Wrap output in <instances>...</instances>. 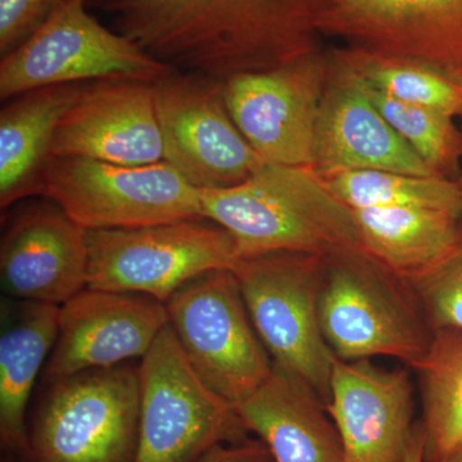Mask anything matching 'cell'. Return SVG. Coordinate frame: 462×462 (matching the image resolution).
Instances as JSON below:
<instances>
[{
  "mask_svg": "<svg viewBox=\"0 0 462 462\" xmlns=\"http://www.w3.org/2000/svg\"><path fill=\"white\" fill-rule=\"evenodd\" d=\"M404 282L431 330L454 329L462 333V238L442 261Z\"/></svg>",
  "mask_w": 462,
  "mask_h": 462,
  "instance_id": "cell-27",
  "label": "cell"
},
{
  "mask_svg": "<svg viewBox=\"0 0 462 462\" xmlns=\"http://www.w3.org/2000/svg\"><path fill=\"white\" fill-rule=\"evenodd\" d=\"M63 0H0V56L27 41Z\"/></svg>",
  "mask_w": 462,
  "mask_h": 462,
  "instance_id": "cell-28",
  "label": "cell"
},
{
  "mask_svg": "<svg viewBox=\"0 0 462 462\" xmlns=\"http://www.w3.org/2000/svg\"><path fill=\"white\" fill-rule=\"evenodd\" d=\"M138 369L118 365L51 383L30 425L33 462H135Z\"/></svg>",
  "mask_w": 462,
  "mask_h": 462,
  "instance_id": "cell-5",
  "label": "cell"
},
{
  "mask_svg": "<svg viewBox=\"0 0 462 462\" xmlns=\"http://www.w3.org/2000/svg\"><path fill=\"white\" fill-rule=\"evenodd\" d=\"M88 288L166 303L182 285L239 261L229 231L207 218L87 230Z\"/></svg>",
  "mask_w": 462,
  "mask_h": 462,
  "instance_id": "cell-7",
  "label": "cell"
},
{
  "mask_svg": "<svg viewBox=\"0 0 462 462\" xmlns=\"http://www.w3.org/2000/svg\"><path fill=\"white\" fill-rule=\"evenodd\" d=\"M404 462H427L425 461V434L421 421L415 422L413 425L411 439H410Z\"/></svg>",
  "mask_w": 462,
  "mask_h": 462,
  "instance_id": "cell-30",
  "label": "cell"
},
{
  "mask_svg": "<svg viewBox=\"0 0 462 462\" xmlns=\"http://www.w3.org/2000/svg\"><path fill=\"white\" fill-rule=\"evenodd\" d=\"M360 247L403 281L427 272L462 238L461 217L425 208H352Z\"/></svg>",
  "mask_w": 462,
  "mask_h": 462,
  "instance_id": "cell-22",
  "label": "cell"
},
{
  "mask_svg": "<svg viewBox=\"0 0 462 462\" xmlns=\"http://www.w3.org/2000/svg\"><path fill=\"white\" fill-rule=\"evenodd\" d=\"M165 306L188 360L227 402H242L269 378L273 360L252 324L233 270L197 276Z\"/></svg>",
  "mask_w": 462,
  "mask_h": 462,
  "instance_id": "cell-10",
  "label": "cell"
},
{
  "mask_svg": "<svg viewBox=\"0 0 462 462\" xmlns=\"http://www.w3.org/2000/svg\"><path fill=\"white\" fill-rule=\"evenodd\" d=\"M9 298L62 306L88 288L87 230L51 200L18 207L0 243Z\"/></svg>",
  "mask_w": 462,
  "mask_h": 462,
  "instance_id": "cell-16",
  "label": "cell"
},
{
  "mask_svg": "<svg viewBox=\"0 0 462 462\" xmlns=\"http://www.w3.org/2000/svg\"><path fill=\"white\" fill-rule=\"evenodd\" d=\"M456 180H457L458 185H460L461 190H462V169L460 173H458L457 178H456Z\"/></svg>",
  "mask_w": 462,
  "mask_h": 462,
  "instance_id": "cell-33",
  "label": "cell"
},
{
  "mask_svg": "<svg viewBox=\"0 0 462 462\" xmlns=\"http://www.w3.org/2000/svg\"><path fill=\"white\" fill-rule=\"evenodd\" d=\"M322 263L311 254L279 252L243 258L231 270L273 364L302 379L328 403L336 355L319 320Z\"/></svg>",
  "mask_w": 462,
  "mask_h": 462,
  "instance_id": "cell-8",
  "label": "cell"
},
{
  "mask_svg": "<svg viewBox=\"0 0 462 462\" xmlns=\"http://www.w3.org/2000/svg\"><path fill=\"white\" fill-rule=\"evenodd\" d=\"M320 176L351 208L436 209L462 218V190L455 179L379 170H351Z\"/></svg>",
  "mask_w": 462,
  "mask_h": 462,
  "instance_id": "cell-25",
  "label": "cell"
},
{
  "mask_svg": "<svg viewBox=\"0 0 462 462\" xmlns=\"http://www.w3.org/2000/svg\"><path fill=\"white\" fill-rule=\"evenodd\" d=\"M330 56L370 89L419 107L462 118V83L430 66L345 47Z\"/></svg>",
  "mask_w": 462,
  "mask_h": 462,
  "instance_id": "cell-24",
  "label": "cell"
},
{
  "mask_svg": "<svg viewBox=\"0 0 462 462\" xmlns=\"http://www.w3.org/2000/svg\"><path fill=\"white\" fill-rule=\"evenodd\" d=\"M167 325L165 303L154 298L84 289L60 306L58 337L45 379L53 383L143 358Z\"/></svg>",
  "mask_w": 462,
  "mask_h": 462,
  "instance_id": "cell-14",
  "label": "cell"
},
{
  "mask_svg": "<svg viewBox=\"0 0 462 462\" xmlns=\"http://www.w3.org/2000/svg\"><path fill=\"white\" fill-rule=\"evenodd\" d=\"M203 216L229 231L239 260L263 254L329 258L363 251L354 212L312 167L264 162L247 180L200 190Z\"/></svg>",
  "mask_w": 462,
  "mask_h": 462,
  "instance_id": "cell-2",
  "label": "cell"
},
{
  "mask_svg": "<svg viewBox=\"0 0 462 462\" xmlns=\"http://www.w3.org/2000/svg\"><path fill=\"white\" fill-rule=\"evenodd\" d=\"M321 32L462 83V0H331Z\"/></svg>",
  "mask_w": 462,
  "mask_h": 462,
  "instance_id": "cell-13",
  "label": "cell"
},
{
  "mask_svg": "<svg viewBox=\"0 0 462 462\" xmlns=\"http://www.w3.org/2000/svg\"><path fill=\"white\" fill-rule=\"evenodd\" d=\"M60 306L7 298L0 328V442L32 458L26 410L36 378L53 351Z\"/></svg>",
  "mask_w": 462,
  "mask_h": 462,
  "instance_id": "cell-20",
  "label": "cell"
},
{
  "mask_svg": "<svg viewBox=\"0 0 462 462\" xmlns=\"http://www.w3.org/2000/svg\"><path fill=\"white\" fill-rule=\"evenodd\" d=\"M63 0L51 17L0 62V98L41 88L134 79L154 83L173 71L87 11Z\"/></svg>",
  "mask_w": 462,
  "mask_h": 462,
  "instance_id": "cell-9",
  "label": "cell"
},
{
  "mask_svg": "<svg viewBox=\"0 0 462 462\" xmlns=\"http://www.w3.org/2000/svg\"><path fill=\"white\" fill-rule=\"evenodd\" d=\"M114 30L176 71L224 81L321 51L331 0H93Z\"/></svg>",
  "mask_w": 462,
  "mask_h": 462,
  "instance_id": "cell-1",
  "label": "cell"
},
{
  "mask_svg": "<svg viewBox=\"0 0 462 462\" xmlns=\"http://www.w3.org/2000/svg\"><path fill=\"white\" fill-rule=\"evenodd\" d=\"M199 462H273V458L263 440L249 438L239 445L215 447Z\"/></svg>",
  "mask_w": 462,
  "mask_h": 462,
  "instance_id": "cell-29",
  "label": "cell"
},
{
  "mask_svg": "<svg viewBox=\"0 0 462 462\" xmlns=\"http://www.w3.org/2000/svg\"><path fill=\"white\" fill-rule=\"evenodd\" d=\"M461 132H462V130H461Z\"/></svg>",
  "mask_w": 462,
  "mask_h": 462,
  "instance_id": "cell-34",
  "label": "cell"
},
{
  "mask_svg": "<svg viewBox=\"0 0 462 462\" xmlns=\"http://www.w3.org/2000/svg\"><path fill=\"white\" fill-rule=\"evenodd\" d=\"M410 369L336 356L327 409L342 438L346 462L406 460L415 425Z\"/></svg>",
  "mask_w": 462,
  "mask_h": 462,
  "instance_id": "cell-17",
  "label": "cell"
},
{
  "mask_svg": "<svg viewBox=\"0 0 462 462\" xmlns=\"http://www.w3.org/2000/svg\"><path fill=\"white\" fill-rule=\"evenodd\" d=\"M88 84V83H87ZM85 84L54 85L7 100L0 112V207L42 196L54 134Z\"/></svg>",
  "mask_w": 462,
  "mask_h": 462,
  "instance_id": "cell-21",
  "label": "cell"
},
{
  "mask_svg": "<svg viewBox=\"0 0 462 462\" xmlns=\"http://www.w3.org/2000/svg\"><path fill=\"white\" fill-rule=\"evenodd\" d=\"M438 462H462V448L456 451L455 454L449 455L448 457Z\"/></svg>",
  "mask_w": 462,
  "mask_h": 462,
  "instance_id": "cell-31",
  "label": "cell"
},
{
  "mask_svg": "<svg viewBox=\"0 0 462 462\" xmlns=\"http://www.w3.org/2000/svg\"><path fill=\"white\" fill-rule=\"evenodd\" d=\"M141 360L135 462H199L215 447L249 439L233 404L203 382L170 324Z\"/></svg>",
  "mask_w": 462,
  "mask_h": 462,
  "instance_id": "cell-4",
  "label": "cell"
},
{
  "mask_svg": "<svg viewBox=\"0 0 462 462\" xmlns=\"http://www.w3.org/2000/svg\"><path fill=\"white\" fill-rule=\"evenodd\" d=\"M319 320L331 352L346 361L387 356L412 369L433 339L409 284L364 251L324 258Z\"/></svg>",
  "mask_w": 462,
  "mask_h": 462,
  "instance_id": "cell-3",
  "label": "cell"
},
{
  "mask_svg": "<svg viewBox=\"0 0 462 462\" xmlns=\"http://www.w3.org/2000/svg\"><path fill=\"white\" fill-rule=\"evenodd\" d=\"M420 380L425 461L438 462L462 448V333L433 331L430 349L412 367Z\"/></svg>",
  "mask_w": 462,
  "mask_h": 462,
  "instance_id": "cell-23",
  "label": "cell"
},
{
  "mask_svg": "<svg viewBox=\"0 0 462 462\" xmlns=\"http://www.w3.org/2000/svg\"><path fill=\"white\" fill-rule=\"evenodd\" d=\"M12 457L11 460H7L5 462H33L32 458L29 457H23V456H17V455H11Z\"/></svg>",
  "mask_w": 462,
  "mask_h": 462,
  "instance_id": "cell-32",
  "label": "cell"
},
{
  "mask_svg": "<svg viewBox=\"0 0 462 462\" xmlns=\"http://www.w3.org/2000/svg\"><path fill=\"white\" fill-rule=\"evenodd\" d=\"M234 409L247 430L267 446L273 462H346L325 401L276 365L266 382Z\"/></svg>",
  "mask_w": 462,
  "mask_h": 462,
  "instance_id": "cell-19",
  "label": "cell"
},
{
  "mask_svg": "<svg viewBox=\"0 0 462 462\" xmlns=\"http://www.w3.org/2000/svg\"><path fill=\"white\" fill-rule=\"evenodd\" d=\"M42 196L85 230L205 218L200 190L165 161L125 166L90 158H51L42 171Z\"/></svg>",
  "mask_w": 462,
  "mask_h": 462,
  "instance_id": "cell-6",
  "label": "cell"
},
{
  "mask_svg": "<svg viewBox=\"0 0 462 462\" xmlns=\"http://www.w3.org/2000/svg\"><path fill=\"white\" fill-rule=\"evenodd\" d=\"M328 54L329 76L316 123L312 169L320 175L379 170L439 176L380 114L360 79Z\"/></svg>",
  "mask_w": 462,
  "mask_h": 462,
  "instance_id": "cell-18",
  "label": "cell"
},
{
  "mask_svg": "<svg viewBox=\"0 0 462 462\" xmlns=\"http://www.w3.org/2000/svg\"><path fill=\"white\" fill-rule=\"evenodd\" d=\"M365 88L380 114L422 162L437 175L456 180L462 169V132L455 118Z\"/></svg>",
  "mask_w": 462,
  "mask_h": 462,
  "instance_id": "cell-26",
  "label": "cell"
},
{
  "mask_svg": "<svg viewBox=\"0 0 462 462\" xmlns=\"http://www.w3.org/2000/svg\"><path fill=\"white\" fill-rule=\"evenodd\" d=\"M152 87L163 161L194 188L234 187L263 165L234 123L221 81L173 69Z\"/></svg>",
  "mask_w": 462,
  "mask_h": 462,
  "instance_id": "cell-11",
  "label": "cell"
},
{
  "mask_svg": "<svg viewBox=\"0 0 462 462\" xmlns=\"http://www.w3.org/2000/svg\"><path fill=\"white\" fill-rule=\"evenodd\" d=\"M152 84L134 79L85 84L58 125L51 160L80 157L125 166L163 161Z\"/></svg>",
  "mask_w": 462,
  "mask_h": 462,
  "instance_id": "cell-15",
  "label": "cell"
},
{
  "mask_svg": "<svg viewBox=\"0 0 462 462\" xmlns=\"http://www.w3.org/2000/svg\"><path fill=\"white\" fill-rule=\"evenodd\" d=\"M329 69V54L318 51L276 69L221 81L234 123L264 162L312 167Z\"/></svg>",
  "mask_w": 462,
  "mask_h": 462,
  "instance_id": "cell-12",
  "label": "cell"
}]
</instances>
